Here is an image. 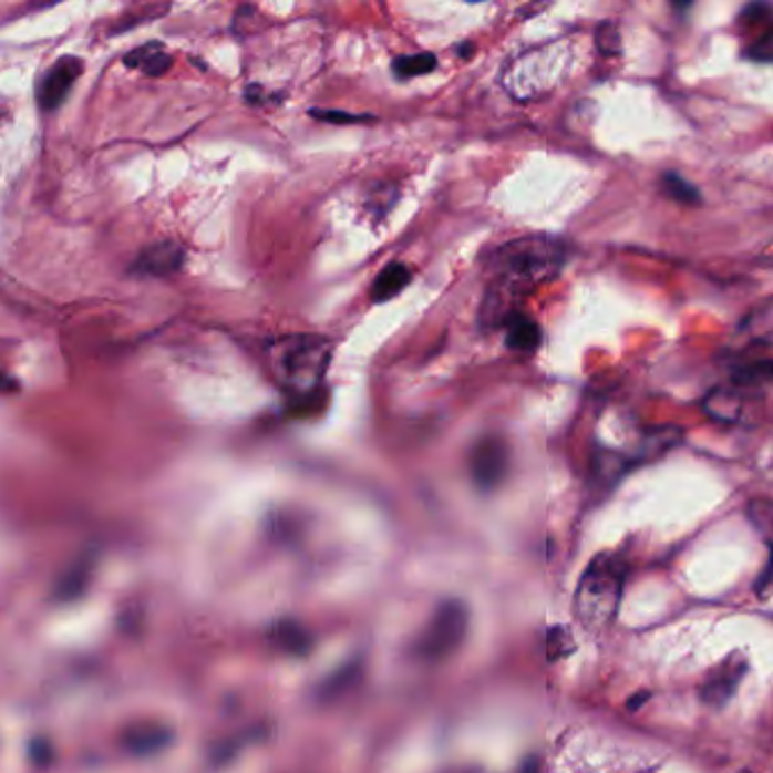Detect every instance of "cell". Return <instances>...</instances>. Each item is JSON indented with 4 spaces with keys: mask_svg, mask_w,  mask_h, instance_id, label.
I'll use <instances>...</instances> for the list:
<instances>
[{
    "mask_svg": "<svg viewBox=\"0 0 773 773\" xmlns=\"http://www.w3.org/2000/svg\"><path fill=\"white\" fill-rule=\"evenodd\" d=\"M567 259V250L556 238L526 236L499 248L493 255V272L497 286L488 293L483 313L491 320H506V298L526 293L549 279H554Z\"/></svg>",
    "mask_w": 773,
    "mask_h": 773,
    "instance_id": "cell-1",
    "label": "cell"
},
{
    "mask_svg": "<svg viewBox=\"0 0 773 773\" xmlns=\"http://www.w3.org/2000/svg\"><path fill=\"white\" fill-rule=\"evenodd\" d=\"M272 377L296 395L313 393L327 374L331 343L309 333L275 338L266 346Z\"/></svg>",
    "mask_w": 773,
    "mask_h": 773,
    "instance_id": "cell-2",
    "label": "cell"
},
{
    "mask_svg": "<svg viewBox=\"0 0 773 773\" xmlns=\"http://www.w3.org/2000/svg\"><path fill=\"white\" fill-rule=\"evenodd\" d=\"M626 584V563L615 554H599L578 584L574 608L586 628H604L612 621Z\"/></svg>",
    "mask_w": 773,
    "mask_h": 773,
    "instance_id": "cell-3",
    "label": "cell"
},
{
    "mask_svg": "<svg viewBox=\"0 0 773 773\" xmlns=\"http://www.w3.org/2000/svg\"><path fill=\"white\" fill-rule=\"evenodd\" d=\"M467 608L461 601H445L433 615L424 636L420 638V656L441 660L463 642L467 633Z\"/></svg>",
    "mask_w": 773,
    "mask_h": 773,
    "instance_id": "cell-4",
    "label": "cell"
},
{
    "mask_svg": "<svg viewBox=\"0 0 773 773\" xmlns=\"http://www.w3.org/2000/svg\"><path fill=\"white\" fill-rule=\"evenodd\" d=\"M508 472V447L499 436H483L470 452V474L481 491H495Z\"/></svg>",
    "mask_w": 773,
    "mask_h": 773,
    "instance_id": "cell-5",
    "label": "cell"
},
{
    "mask_svg": "<svg viewBox=\"0 0 773 773\" xmlns=\"http://www.w3.org/2000/svg\"><path fill=\"white\" fill-rule=\"evenodd\" d=\"M84 71V62L75 55L60 58L51 69H48L37 84V103L43 112H55L69 99V91L80 80Z\"/></svg>",
    "mask_w": 773,
    "mask_h": 773,
    "instance_id": "cell-6",
    "label": "cell"
},
{
    "mask_svg": "<svg viewBox=\"0 0 773 773\" xmlns=\"http://www.w3.org/2000/svg\"><path fill=\"white\" fill-rule=\"evenodd\" d=\"M746 671H749V662H746V658L742 653H731L729 658H723L705 676V681H703V686L699 690L701 701L705 705H710V708H723L735 697V692H738L742 679L746 676Z\"/></svg>",
    "mask_w": 773,
    "mask_h": 773,
    "instance_id": "cell-7",
    "label": "cell"
},
{
    "mask_svg": "<svg viewBox=\"0 0 773 773\" xmlns=\"http://www.w3.org/2000/svg\"><path fill=\"white\" fill-rule=\"evenodd\" d=\"M186 252L175 240H159V244L143 250L132 264V275L141 277H166L182 270Z\"/></svg>",
    "mask_w": 773,
    "mask_h": 773,
    "instance_id": "cell-8",
    "label": "cell"
},
{
    "mask_svg": "<svg viewBox=\"0 0 773 773\" xmlns=\"http://www.w3.org/2000/svg\"><path fill=\"white\" fill-rule=\"evenodd\" d=\"M506 327V346L513 352H536L543 341L540 327L524 313H511L504 320Z\"/></svg>",
    "mask_w": 773,
    "mask_h": 773,
    "instance_id": "cell-9",
    "label": "cell"
},
{
    "mask_svg": "<svg viewBox=\"0 0 773 773\" xmlns=\"http://www.w3.org/2000/svg\"><path fill=\"white\" fill-rule=\"evenodd\" d=\"M123 62H125V66L138 69V71H143L146 75H153V78H159V75L168 73V69L173 66V58L168 55V51L162 43L138 45V48H134V51H130L125 55Z\"/></svg>",
    "mask_w": 773,
    "mask_h": 773,
    "instance_id": "cell-10",
    "label": "cell"
},
{
    "mask_svg": "<svg viewBox=\"0 0 773 773\" xmlns=\"http://www.w3.org/2000/svg\"><path fill=\"white\" fill-rule=\"evenodd\" d=\"M703 411L723 424H735L742 418L744 400L735 389H714L703 400Z\"/></svg>",
    "mask_w": 773,
    "mask_h": 773,
    "instance_id": "cell-11",
    "label": "cell"
},
{
    "mask_svg": "<svg viewBox=\"0 0 773 773\" xmlns=\"http://www.w3.org/2000/svg\"><path fill=\"white\" fill-rule=\"evenodd\" d=\"M411 279L413 275L404 264H389L372 281L370 296L374 302H389L404 291V288L411 284Z\"/></svg>",
    "mask_w": 773,
    "mask_h": 773,
    "instance_id": "cell-12",
    "label": "cell"
},
{
    "mask_svg": "<svg viewBox=\"0 0 773 773\" xmlns=\"http://www.w3.org/2000/svg\"><path fill=\"white\" fill-rule=\"evenodd\" d=\"M679 441H683V429H679V426H656V429H649L645 433L642 452L660 456L662 452L671 450Z\"/></svg>",
    "mask_w": 773,
    "mask_h": 773,
    "instance_id": "cell-13",
    "label": "cell"
},
{
    "mask_svg": "<svg viewBox=\"0 0 773 773\" xmlns=\"http://www.w3.org/2000/svg\"><path fill=\"white\" fill-rule=\"evenodd\" d=\"M436 66H439V60H436V55H433V53L402 55V58L393 60V73H395L400 80L426 75V73H431Z\"/></svg>",
    "mask_w": 773,
    "mask_h": 773,
    "instance_id": "cell-14",
    "label": "cell"
},
{
    "mask_svg": "<svg viewBox=\"0 0 773 773\" xmlns=\"http://www.w3.org/2000/svg\"><path fill=\"white\" fill-rule=\"evenodd\" d=\"M749 519L753 524V528L760 534V538L769 545V549L773 547V502L769 499H753L746 508Z\"/></svg>",
    "mask_w": 773,
    "mask_h": 773,
    "instance_id": "cell-15",
    "label": "cell"
},
{
    "mask_svg": "<svg viewBox=\"0 0 773 773\" xmlns=\"http://www.w3.org/2000/svg\"><path fill=\"white\" fill-rule=\"evenodd\" d=\"M662 186L667 190V196L673 198L676 203L683 205H699L701 203V193L694 184H690L686 177H681L679 173H667L662 177Z\"/></svg>",
    "mask_w": 773,
    "mask_h": 773,
    "instance_id": "cell-16",
    "label": "cell"
},
{
    "mask_svg": "<svg viewBox=\"0 0 773 773\" xmlns=\"http://www.w3.org/2000/svg\"><path fill=\"white\" fill-rule=\"evenodd\" d=\"M773 379V361H749L733 370V381L738 385H757Z\"/></svg>",
    "mask_w": 773,
    "mask_h": 773,
    "instance_id": "cell-17",
    "label": "cell"
},
{
    "mask_svg": "<svg viewBox=\"0 0 773 773\" xmlns=\"http://www.w3.org/2000/svg\"><path fill=\"white\" fill-rule=\"evenodd\" d=\"M746 58H751L753 62H760V64L773 62V19L766 23V28L760 32V37H755V41L746 51Z\"/></svg>",
    "mask_w": 773,
    "mask_h": 773,
    "instance_id": "cell-18",
    "label": "cell"
},
{
    "mask_svg": "<svg viewBox=\"0 0 773 773\" xmlns=\"http://www.w3.org/2000/svg\"><path fill=\"white\" fill-rule=\"evenodd\" d=\"M597 45H599V51L606 55H617L621 51V39H619V30L615 23H604L597 30Z\"/></svg>",
    "mask_w": 773,
    "mask_h": 773,
    "instance_id": "cell-19",
    "label": "cell"
},
{
    "mask_svg": "<svg viewBox=\"0 0 773 773\" xmlns=\"http://www.w3.org/2000/svg\"><path fill=\"white\" fill-rule=\"evenodd\" d=\"M571 645H574V640L565 631V628H560V626L552 628L549 631V660H558V658L567 656L574 649Z\"/></svg>",
    "mask_w": 773,
    "mask_h": 773,
    "instance_id": "cell-20",
    "label": "cell"
},
{
    "mask_svg": "<svg viewBox=\"0 0 773 773\" xmlns=\"http://www.w3.org/2000/svg\"><path fill=\"white\" fill-rule=\"evenodd\" d=\"M595 472L597 476L610 481L612 476H619L623 472V461L612 452H604L595 458Z\"/></svg>",
    "mask_w": 773,
    "mask_h": 773,
    "instance_id": "cell-21",
    "label": "cell"
},
{
    "mask_svg": "<svg viewBox=\"0 0 773 773\" xmlns=\"http://www.w3.org/2000/svg\"><path fill=\"white\" fill-rule=\"evenodd\" d=\"M311 116L316 121L322 123H333V125H343V123H363L368 121V116H359V114H348L341 110H311Z\"/></svg>",
    "mask_w": 773,
    "mask_h": 773,
    "instance_id": "cell-22",
    "label": "cell"
},
{
    "mask_svg": "<svg viewBox=\"0 0 773 773\" xmlns=\"http://www.w3.org/2000/svg\"><path fill=\"white\" fill-rule=\"evenodd\" d=\"M755 590H757L760 597H769L773 592V547L769 549V563H766V567H764V571L760 576Z\"/></svg>",
    "mask_w": 773,
    "mask_h": 773,
    "instance_id": "cell-23",
    "label": "cell"
},
{
    "mask_svg": "<svg viewBox=\"0 0 773 773\" xmlns=\"http://www.w3.org/2000/svg\"><path fill=\"white\" fill-rule=\"evenodd\" d=\"M647 697H649L647 692H645V694H636V697H633L636 701H628V708H631V710H636V708H638V705H640L642 701H647Z\"/></svg>",
    "mask_w": 773,
    "mask_h": 773,
    "instance_id": "cell-24",
    "label": "cell"
},
{
    "mask_svg": "<svg viewBox=\"0 0 773 773\" xmlns=\"http://www.w3.org/2000/svg\"><path fill=\"white\" fill-rule=\"evenodd\" d=\"M522 773H538V764H536V760H530L528 764H524V771Z\"/></svg>",
    "mask_w": 773,
    "mask_h": 773,
    "instance_id": "cell-25",
    "label": "cell"
},
{
    "mask_svg": "<svg viewBox=\"0 0 773 773\" xmlns=\"http://www.w3.org/2000/svg\"><path fill=\"white\" fill-rule=\"evenodd\" d=\"M742 773H751V771H742Z\"/></svg>",
    "mask_w": 773,
    "mask_h": 773,
    "instance_id": "cell-26",
    "label": "cell"
}]
</instances>
